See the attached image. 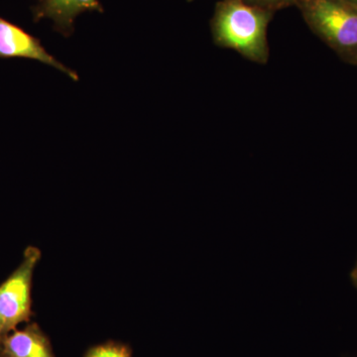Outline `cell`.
<instances>
[{
  "mask_svg": "<svg viewBox=\"0 0 357 357\" xmlns=\"http://www.w3.org/2000/svg\"><path fill=\"white\" fill-rule=\"evenodd\" d=\"M273 15L243 0H220L211 21L213 43L236 51L256 64L265 65L270 55L268 25Z\"/></svg>",
  "mask_w": 357,
  "mask_h": 357,
  "instance_id": "obj_1",
  "label": "cell"
},
{
  "mask_svg": "<svg viewBox=\"0 0 357 357\" xmlns=\"http://www.w3.org/2000/svg\"><path fill=\"white\" fill-rule=\"evenodd\" d=\"M310 29L338 57L357 66V6L347 0H298Z\"/></svg>",
  "mask_w": 357,
  "mask_h": 357,
  "instance_id": "obj_2",
  "label": "cell"
},
{
  "mask_svg": "<svg viewBox=\"0 0 357 357\" xmlns=\"http://www.w3.org/2000/svg\"><path fill=\"white\" fill-rule=\"evenodd\" d=\"M39 259L38 249L27 248L20 266L0 286V321L4 331L29 319L32 275Z\"/></svg>",
  "mask_w": 357,
  "mask_h": 357,
  "instance_id": "obj_3",
  "label": "cell"
},
{
  "mask_svg": "<svg viewBox=\"0 0 357 357\" xmlns=\"http://www.w3.org/2000/svg\"><path fill=\"white\" fill-rule=\"evenodd\" d=\"M0 58H25L40 61L43 64L52 66L74 81H79V76L74 70L66 67L48 53L36 37L20 26L13 24L0 17Z\"/></svg>",
  "mask_w": 357,
  "mask_h": 357,
  "instance_id": "obj_4",
  "label": "cell"
},
{
  "mask_svg": "<svg viewBox=\"0 0 357 357\" xmlns=\"http://www.w3.org/2000/svg\"><path fill=\"white\" fill-rule=\"evenodd\" d=\"M84 11L103 13V8L98 0H39L33 8L35 22L50 18L65 37L73 34L75 20Z\"/></svg>",
  "mask_w": 357,
  "mask_h": 357,
  "instance_id": "obj_5",
  "label": "cell"
},
{
  "mask_svg": "<svg viewBox=\"0 0 357 357\" xmlns=\"http://www.w3.org/2000/svg\"><path fill=\"white\" fill-rule=\"evenodd\" d=\"M9 357H53L46 338L33 328L16 331L4 342Z\"/></svg>",
  "mask_w": 357,
  "mask_h": 357,
  "instance_id": "obj_6",
  "label": "cell"
},
{
  "mask_svg": "<svg viewBox=\"0 0 357 357\" xmlns=\"http://www.w3.org/2000/svg\"><path fill=\"white\" fill-rule=\"evenodd\" d=\"M86 357H131V354L124 345L107 344L93 347Z\"/></svg>",
  "mask_w": 357,
  "mask_h": 357,
  "instance_id": "obj_7",
  "label": "cell"
},
{
  "mask_svg": "<svg viewBox=\"0 0 357 357\" xmlns=\"http://www.w3.org/2000/svg\"><path fill=\"white\" fill-rule=\"evenodd\" d=\"M243 1L250 6L259 7V8L275 13L281 9L296 6L298 0H243Z\"/></svg>",
  "mask_w": 357,
  "mask_h": 357,
  "instance_id": "obj_8",
  "label": "cell"
},
{
  "mask_svg": "<svg viewBox=\"0 0 357 357\" xmlns=\"http://www.w3.org/2000/svg\"><path fill=\"white\" fill-rule=\"evenodd\" d=\"M351 280L354 282V286L357 288V262L356 267L354 268V270H352L351 272Z\"/></svg>",
  "mask_w": 357,
  "mask_h": 357,
  "instance_id": "obj_9",
  "label": "cell"
},
{
  "mask_svg": "<svg viewBox=\"0 0 357 357\" xmlns=\"http://www.w3.org/2000/svg\"><path fill=\"white\" fill-rule=\"evenodd\" d=\"M347 1L351 2V3L354 4V6H357V0H347Z\"/></svg>",
  "mask_w": 357,
  "mask_h": 357,
  "instance_id": "obj_10",
  "label": "cell"
},
{
  "mask_svg": "<svg viewBox=\"0 0 357 357\" xmlns=\"http://www.w3.org/2000/svg\"><path fill=\"white\" fill-rule=\"evenodd\" d=\"M2 332H4V328L3 325H2L1 321H0V333H1Z\"/></svg>",
  "mask_w": 357,
  "mask_h": 357,
  "instance_id": "obj_11",
  "label": "cell"
},
{
  "mask_svg": "<svg viewBox=\"0 0 357 357\" xmlns=\"http://www.w3.org/2000/svg\"><path fill=\"white\" fill-rule=\"evenodd\" d=\"M188 1L192 2V1H194V0H188Z\"/></svg>",
  "mask_w": 357,
  "mask_h": 357,
  "instance_id": "obj_12",
  "label": "cell"
}]
</instances>
